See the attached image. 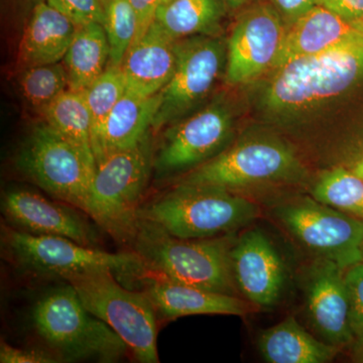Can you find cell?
<instances>
[{"label":"cell","instance_id":"1","mask_svg":"<svg viewBox=\"0 0 363 363\" xmlns=\"http://www.w3.org/2000/svg\"><path fill=\"white\" fill-rule=\"evenodd\" d=\"M260 104L271 116H298L319 108L363 78V44L298 57L272 69Z\"/></svg>","mask_w":363,"mask_h":363},{"label":"cell","instance_id":"2","mask_svg":"<svg viewBox=\"0 0 363 363\" xmlns=\"http://www.w3.org/2000/svg\"><path fill=\"white\" fill-rule=\"evenodd\" d=\"M234 241L229 234L199 240L179 238L140 219L131 245L152 274L211 292L234 295Z\"/></svg>","mask_w":363,"mask_h":363},{"label":"cell","instance_id":"3","mask_svg":"<svg viewBox=\"0 0 363 363\" xmlns=\"http://www.w3.org/2000/svg\"><path fill=\"white\" fill-rule=\"evenodd\" d=\"M259 213L255 203L229 189L178 183L143 204L138 216L176 238L199 240L230 234L247 226Z\"/></svg>","mask_w":363,"mask_h":363},{"label":"cell","instance_id":"4","mask_svg":"<svg viewBox=\"0 0 363 363\" xmlns=\"http://www.w3.org/2000/svg\"><path fill=\"white\" fill-rule=\"evenodd\" d=\"M32 322L60 362H116L128 351L109 325L86 309L69 283L52 289L35 302Z\"/></svg>","mask_w":363,"mask_h":363},{"label":"cell","instance_id":"5","mask_svg":"<svg viewBox=\"0 0 363 363\" xmlns=\"http://www.w3.org/2000/svg\"><path fill=\"white\" fill-rule=\"evenodd\" d=\"M152 162L147 140L96 161L85 214L117 242H133Z\"/></svg>","mask_w":363,"mask_h":363},{"label":"cell","instance_id":"6","mask_svg":"<svg viewBox=\"0 0 363 363\" xmlns=\"http://www.w3.org/2000/svg\"><path fill=\"white\" fill-rule=\"evenodd\" d=\"M1 243L18 269L43 278L63 279L76 272L108 269L130 281H140L149 272L135 252H107L62 236L37 235L7 225L1 227Z\"/></svg>","mask_w":363,"mask_h":363},{"label":"cell","instance_id":"7","mask_svg":"<svg viewBox=\"0 0 363 363\" xmlns=\"http://www.w3.org/2000/svg\"><path fill=\"white\" fill-rule=\"evenodd\" d=\"M108 269H93L64 277L86 309L109 325L128 345L138 362H159L157 314L143 291H133L118 283Z\"/></svg>","mask_w":363,"mask_h":363},{"label":"cell","instance_id":"8","mask_svg":"<svg viewBox=\"0 0 363 363\" xmlns=\"http://www.w3.org/2000/svg\"><path fill=\"white\" fill-rule=\"evenodd\" d=\"M16 167L55 199L85 213L96 169L95 157L49 124L33 128L16 156Z\"/></svg>","mask_w":363,"mask_h":363},{"label":"cell","instance_id":"9","mask_svg":"<svg viewBox=\"0 0 363 363\" xmlns=\"http://www.w3.org/2000/svg\"><path fill=\"white\" fill-rule=\"evenodd\" d=\"M297 157L272 138L242 140L197 167L178 183L229 189L286 180L300 173Z\"/></svg>","mask_w":363,"mask_h":363},{"label":"cell","instance_id":"10","mask_svg":"<svg viewBox=\"0 0 363 363\" xmlns=\"http://www.w3.org/2000/svg\"><path fill=\"white\" fill-rule=\"evenodd\" d=\"M276 215L298 241L323 259L343 269L362 262V219L308 198L281 205Z\"/></svg>","mask_w":363,"mask_h":363},{"label":"cell","instance_id":"11","mask_svg":"<svg viewBox=\"0 0 363 363\" xmlns=\"http://www.w3.org/2000/svg\"><path fill=\"white\" fill-rule=\"evenodd\" d=\"M178 61L173 77L159 93L160 105L152 130H160L180 121L197 106L210 91L226 66L223 42L200 35L179 40Z\"/></svg>","mask_w":363,"mask_h":363},{"label":"cell","instance_id":"12","mask_svg":"<svg viewBox=\"0 0 363 363\" xmlns=\"http://www.w3.org/2000/svg\"><path fill=\"white\" fill-rule=\"evenodd\" d=\"M233 117L225 105L213 104L171 124L154 157L157 177L192 171L223 150L233 133Z\"/></svg>","mask_w":363,"mask_h":363},{"label":"cell","instance_id":"13","mask_svg":"<svg viewBox=\"0 0 363 363\" xmlns=\"http://www.w3.org/2000/svg\"><path fill=\"white\" fill-rule=\"evenodd\" d=\"M286 30L288 23L272 4H255L241 14L227 47V82L247 84L274 69Z\"/></svg>","mask_w":363,"mask_h":363},{"label":"cell","instance_id":"14","mask_svg":"<svg viewBox=\"0 0 363 363\" xmlns=\"http://www.w3.org/2000/svg\"><path fill=\"white\" fill-rule=\"evenodd\" d=\"M1 209L14 228L26 233L62 236L92 247L99 241L94 227L79 213L78 208L51 201L32 191H7L2 196Z\"/></svg>","mask_w":363,"mask_h":363},{"label":"cell","instance_id":"15","mask_svg":"<svg viewBox=\"0 0 363 363\" xmlns=\"http://www.w3.org/2000/svg\"><path fill=\"white\" fill-rule=\"evenodd\" d=\"M231 264L236 289L253 305L271 308L278 303L286 283L285 264L269 238L247 231L234 241Z\"/></svg>","mask_w":363,"mask_h":363},{"label":"cell","instance_id":"16","mask_svg":"<svg viewBox=\"0 0 363 363\" xmlns=\"http://www.w3.org/2000/svg\"><path fill=\"white\" fill-rule=\"evenodd\" d=\"M359 44H363V21L347 20L323 6H315L289 23L276 67L298 57Z\"/></svg>","mask_w":363,"mask_h":363},{"label":"cell","instance_id":"17","mask_svg":"<svg viewBox=\"0 0 363 363\" xmlns=\"http://www.w3.org/2000/svg\"><path fill=\"white\" fill-rule=\"evenodd\" d=\"M344 269L323 259L313 272L308 286V311L316 330L327 342L339 346L352 343L350 300Z\"/></svg>","mask_w":363,"mask_h":363},{"label":"cell","instance_id":"18","mask_svg":"<svg viewBox=\"0 0 363 363\" xmlns=\"http://www.w3.org/2000/svg\"><path fill=\"white\" fill-rule=\"evenodd\" d=\"M143 292L164 319L192 315H233L245 316L247 302L234 295L211 292L197 286L177 283L166 277L147 272L140 279Z\"/></svg>","mask_w":363,"mask_h":363},{"label":"cell","instance_id":"19","mask_svg":"<svg viewBox=\"0 0 363 363\" xmlns=\"http://www.w3.org/2000/svg\"><path fill=\"white\" fill-rule=\"evenodd\" d=\"M178 40L152 23L126 54L121 69L126 91L140 97L159 94L173 77L178 61Z\"/></svg>","mask_w":363,"mask_h":363},{"label":"cell","instance_id":"20","mask_svg":"<svg viewBox=\"0 0 363 363\" xmlns=\"http://www.w3.org/2000/svg\"><path fill=\"white\" fill-rule=\"evenodd\" d=\"M76 30L75 23L47 1L35 4L21 35L18 66L25 70L61 61L70 47Z\"/></svg>","mask_w":363,"mask_h":363},{"label":"cell","instance_id":"21","mask_svg":"<svg viewBox=\"0 0 363 363\" xmlns=\"http://www.w3.org/2000/svg\"><path fill=\"white\" fill-rule=\"evenodd\" d=\"M160 105L159 94L140 97L126 91L105 123L95 161L114 150L130 149L147 140Z\"/></svg>","mask_w":363,"mask_h":363},{"label":"cell","instance_id":"22","mask_svg":"<svg viewBox=\"0 0 363 363\" xmlns=\"http://www.w3.org/2000/svg\"><path fill=\"white\" fill-rule=\"evenodd\" d=\"M257 347L269 363H326L338 351L337 346L318 340L293 317L262 331Z\"/></svg>","mask_w":363,"mask_h":363},{"label":"cell","instance_id":"23","mask_svg":"<svg viewBox=\"0 0 363 363\" xmlns=\"http://www.w3.org/2000/svg\"><path fill=\"white\" fill-rule=\"evenodd\" d=\"M69 89L83 92L109 66V45L104 26L93 23L79 26L64 57Z\"/></svg>","mask_w":363,"mask_h":363},{"label":"cell","instance_id":"24","mask_svg":"<svg viewBox=\"0 0 363 363\" xmlns=\"http://www.w3.org/2000/svg\"><path fill=\"white\" fill-rule=\"evenodd\" d=\"M221 14L218 0H168L157 9L156 23L179 40L215 32Z\"/></svg>","mask_w":363,"mask_h":363},{"label":"cell","instance_id":"25","mask_svg":"<svg viewBox=\"0 0 363 363\" xmlns=\"http://www.w3.org/2000/svg\"><path fill=\"white\" fill-rule=\"evenodd\" d=\"M45 123L94 157L91 138V116L83 92L68 89L43 112Z\"/></svg>","mask_w":363,"mask_h":363},{"label":"cell","instance_id":"26","mask_svg":"<svg viewBox=\"0 0 363 363\" xmlns=\"http://www.w3.org/2000/svg\"><path fill=\"white\" fill-rule=\"evenodd\" d=\"M126 92L121 67H111L83 91L91 116L93 154L99 145L105 123L117 102Z\"/></svg>","mask_w":363,"mask_h":363},{"label":"cell","instance_id":"27","mask_svg":"<svg viewBox=\"0 0 363 363\" xmlns=\"http://www.w3.org/2000/svg\"><path fill=\"white\" fill-rule=\"evenodd\" d=\"M313 197L363 220V180L354 172L342 168L327 172L315 186Z\"/></svg>","mask_w":363,"mask_h":363},{"label":"cell","instance_id":"28","mask_svg":"<svg viewBox=\"0 0 363 363\" xmlns=\"http://www.w3.org/2000/svg\"><path fill=\"white\" fill-rule=\"evenodd\" d=\"M21 94L40 114L69 89L68 74L64 63L47 64L23 70L20 79Z\"/></svg>","mask_w":363,"mask_h":363},{"label":"cell","instance_id":"29","mask_svg":"<svg viewBox=\"0 0 363 363\" xmlns=\"http://www.w3.org/2000/svg\"><path fill=\"white\" fill-rule=\"evenodd\" d=\"M104 30L109 45V66L121 67L135 40L138 20L130 0H106Z\"/></svg>","mask_w":363,"mask_h":363},{"label":"cell","instance_id":"30","mask_svg":"<svg viewBox=\"0 0 363 363\" xmlns=\"http://www.w3.org/2000/svg\"><path fill=\"white\" fill-rule=\"evenodd\" d=\"M76 26L104 23V6L101 0H45Z\"/></svg>","mask_w":363,"mask_h":363},{"label":"cell","instance_id":"31","mask_svg":"<svg viewBox=\"0 0 363 363\" xmlns=\"http://www.w3.org/2000/svg\"><path fill=\"white\" fill-rule=\"evenodd\" d=\"M347 269L344 279L350 300L351 329L355 336L363 330V260Z\"/></svg>","mask_w":363,"mask_h":363},{"label":"cell","instance_id":"32","mask_svg":"<svg viewBox=\"0 0 363 363\" xmlns=\"http://www.w3.org/2000/svg\"><path fill=\"white\" fill-rule=\"evenodd\" d=\"M1 363H56L59 358L52 352L30 348H18L2 341L0 344Z\"/></svg>","mask_w":363,"mask_h":363},{"label":"cell","instance_id":"33","mask_svg":"<svg viewBox=\"0 0 363 363\" xmlns=\"http://www.w3.org/2000/svg\"><path fill=\"white\" fill-rule=\"evenodd\" d=\"M130 2L138 20V33L133 42L135 44L142 39L156 21L157 9L162 4V0H130Z\"/></svg>","mask_w":363,"mask_h":363},{"label":"cell","instance_id":"34","mask_svg":"<svg viewBox=\"0 0 363 363\" xmlns=\"http://www.w3.org/2000/svg\"><path fill=\"white\" fill-rule=\"evenodd\" d=\"M321 6L350 21H363V0H318Z\"/></svg>","mask_w":363,"mask_h":363},{"label":"cell","instance_id":"35","mask_svg":"<svg viewBox=\"0 0 363 363\" xmlns=\"http://www.w3.org/2000/svg\"><path fill=\"white\" fill-rule=\"evenodd\" d=\"M272 6L276 7L277 11L281 14L289 25L317 6L318 0H272Z\"/></svg>","mask_w":363,"mask_h":363},{"label":"cell","instance_id":"36","mask_svg":"<svg viewBox=\"0 0 363 363\" xmlns=\"http://www.w3.org/2000/svg\"><path fill=\"white\" fill-rule=\"evenodd\" d=\"M352 358L354 362L363 363V330L353 338Z\"/></svg>","mask_w":363,"mask_h":363},{"label":"cell","instance_id":"37","mask_svg":"<svg viewBox=\"0 0 363 363\" xmlns=\"http://www.w3.org/2000/svg\"><path fill=\"white\" fill-rule=\"evenodd\" d=\"M224 2H225L229 7L238 9V7L242 6L243 4H247V0H224Z\"/></svg>","mask_w":363,"mask_h":363},{"label":"cell","instance_id":"38","mask_svg":"<svg viewBox=\"0 0 363 363\" xmlns=\"http://www.w3.org/2000/svg\"><path fill=\"white\" fill-rule=\"evenodd\" d=\"M353 172H354V173L357 174L358 177H360L363 180V159L360 160V161L355 164Z\"/></svg>","mask_w":363,"mask_h":363},{"label":"cell","instance_id":"39","mask_svg":"<svg viewBox=\"0 0 363 363\" xmlns=\"http://www.w3.org/2000/svg\"><path fill=\"white\" fill-rule=\"evenodd\" d=\"M166 1H168V0H162V2H166Z\"/></svg>","mask_w":363,"mask_h":363},{"label":"cell","instance_id":"40","mask_svg":"<svg viewBox=\"0 0 363 363\" xmlns=\"http://www.w3.org/2000/svg\"><path fill=\"white\" fill-rule=\"evenodd\" d=\"M102 1V4H104L105 1H106V0H101Z\"/></svg>","mask_w":363,"mask_h":363}]
</instances>
